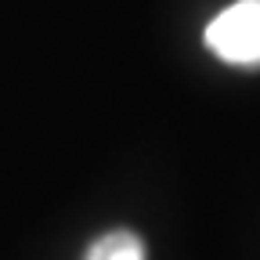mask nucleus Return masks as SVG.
Masks as SVG:
<instances>
[{"label":"nucleus","instance_id":"nucleus-1","mask_svg":"<svg viewBox=\"0 0 260 260\" xmlns=\"http://www.w3.org/2000/svg\"><path fill=\"white\" fill-rule=\"evenodd\" d=\"M206 47L239 69H260V0H235L206 25Z\"/></svg>","mask_w":260,"mask_h":260},{"label":"nucleus","instance_id":"nucleus-2","mask_svg":"<svg viewBox=\"0 0 260 260\" xmlns=\"http://www.w3.org/2000/svg\"><path fill=\"white\" fill-rule=\"evenodd\" d=\"M87 260H145V242L134 232H109L94 239L87 249Z\"/></svg>","mask_w":260,"mask_h":260}]
</instances>
